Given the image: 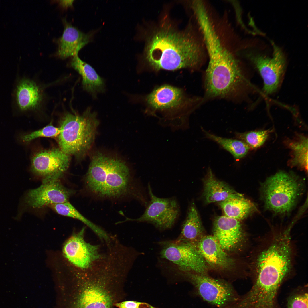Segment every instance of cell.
Listing matches in <instances>:
<instances>
[{
    "label": "cell",
    "mask_w": 308,
    "mask_h": 308,
    "mask_svg": "<svg viewBox=\"0 0 308 308\" xmlns=\"http://www.w3.org/2000/svg\"><path fill=\"white\" fill-rule=\"evenodd\" d=\"M70 156L59 148L39 151L31 159L30 170L42 179V183L59 180L68 168Z\"/></svg>",
    "instance_id": "obj_11"
},
{
    "label": "cell",
    "mask_w": 308,
    "mask_h": 308,
    "mask_svg": "<svg viewBox=\"0 0 308 308\" xmlns=\"http://www.w3.org/2000/svg\"><path fill=\"white\" fill-rule=\"evenodd\" d=\"M114 306L118 308H156L147 303L133 301H122Z\"/></svg>",
    "instance_id": "obj_30"
},
{
    "label": "cell",
    "mask_w": 308,
    "mask_h": 308,
    "mask_svg": "<svg viewBox=\"0 0 308 308\" xmlns=\"http://www.w3.org/2000/svg\"><path fill=\"white\" fill-rule=\"evenodd\" d=\"M284 144L290 151L291 158L288 162L291 167H296L307 172L308 138L305 135L297 133L292 138H287Z\"/></svg>",
    "instance_id": "obj_24"
},
{
    "label": "cell",
    "mask_w": 308,
    "mask_h": 308,
    "mask_svg": "<svg viewBox=\"0 0 308 308\" xmlns=\"http://www.w3.org/2000/svg\"><path fill=\"white\" fill-rule=\"evenodd\" d=\"M181 227L178 240L194 246L204 236V229L194 202L189 205Z\"/></svg>",
    "instance_id": "obj_21"
},
{
    "label": "cell",
    "mask_w": 308,
    "mask_h": 308,
    "mask_svg": "<svg viewBox=\"0 0 308 308\" xmlns=\"http://www.w3.org/2000/svg\"><path fill=\"white\" fill-rule=\"evenodd\" d=\"M207 264L217 270L232 269L235 260L229 256L213 235H204L194 245Z\"/></svg>",
    "instance_id": "obj_17"
},
{
    "label": "cell",
    "mask_w": 308,
    "mask_h": 308,
    "mask_svg": "<svg viewBox=\"0 0 308 308\" xmlns=\"http://www.w3.org/2000/svg\"><path fill=\"white\" fill-rule=\"evenodd\" d=\"M202 130L206 137L216 142L229 152L237 161L246 156L250 149L246 144L239 139L224 138Z\"/></svg>",
    "instance_id": "obj_26"
},
{
    "label": "cell",
    "mask_w": 308,
    "mask_h": 308,
    "mask_svg": "<svg viewBox=\"0 0 308 308\" xmlns=\"http://www.w3.org/2000/svg\"><path fill=\"white\" fill-rule=\"evenodd\" d=\"M71 66L82 76V87L96 98L98 93L105 91V83L101 78L90 65L82 60L78 54L72 57Z\"/></svg>",
    "instance_id": "obj_19"
},
{
    "label": "cell",
    "mask_w": 308,
    "mask_h": 308,
    "mask_svg": "<svg viewBox=\"0 0 308 308\" xmlns=\"http://www.w3.org/2000/svg\"><path fill=\"white\" fill-rule=\"evenodd\" d=\"M102 265L96 263L90 271L80 276L71 289L58 290L61 308H114L126 296V275L119 271L116 262L105 258Z\"/></svg>",
    "instance_id": "obj_1"
},
{
    "label": "cell",
    "mask_w": 308,
    "mask_h": 308,
    "mask_svg": "<svg viewBox=\"0 0 308 308\" xmlns=\"http://www.w3.org/2000/svg\"><path fill=\"white\" fill-rule=\"evenodd\" d=\"M86 188L96 198L111 200L130 198L144 206L148 203L144 190L123 161L98 153L93 156L84 179Z\"/></svg>",
    "instance_id": "obj_2"
},
{
    "label": "cell",
    "mask_w": 308,
    "mask_h": 308,
    "mask_svg": "<svg viewBox=\"0 0 308 308\" xmlns=\"http://www.w3.org/2000/svg\"><path fill=\"white\" fill-rule=\"evenodd\" d=\"M74 0H59L58 2L60 5L64 9L73 6Z\"/></svg>",
    "instance_id": "obj_31"
},
{
    "label": "cell",
    "mask_w": 308,
    "mask_h": 308,
    "mask_svg": "<svg viewBox=\"0 0 308 308\" xmlns=\"http://www.w3.org/2000/svg\"><path fill=\"white\" fill-rule=\"evenodd\" d=\"M180 273L193 285L201 298L218 308L229 307L240 296L232 285L224 280L192 272L181 271Z\"/></svg>",
    "instance_id": "obj_8"
},
{
    "label": "cell",
    "mask_w": 308,
    "mask_h": 308,
    "mask_svg": "<svg viewBox=\"0 0 308 308\" xmlns=\"http://www.w3.org/2000/svg\"><path fill=\"white\" fill-rule=\"evenodd\" d=\"M273 48L271 58L259 54H250L249 56L263 80V89L268 94H272L278 89L286 67L285 59L283 53L274 44Z\"/></svg>",
    "instance_id": "obj_13"
},
{
    "label": "cell",
    "mask_w": 308,
    "mask_h": 308,
    "mask_svg": "<svg viewBox=\"0 0 308 308\" xmlns=\"http://www.w3.org/2000/svg\"><path fill=\"white\" fill-rule=\"evenodd\" d=\"M219 203L225 216L239 220L246 218L256 210L253 202L238 193Z\"/></svg>",
    "instance_id": "obj_23"
},
{
    "label": "cell",
    "mask_w": 308,
    "mask_h": 308,
    "mask_svg": "<svg viewBox=\"0 0 308 308\" xmlns=\"http://www.w3.org/2000/svg\"><path fill=\"white\" fill-rule=\"evenodd\" d=\"M307 286L299 287L289 295L287 299L286 308H308Z\"/></svg>",
    "instance_id": "obj_29"
},
{
    "label": "cell",
    "mask_w": 308,
    "mask_h": 308,
    "mask_svg": "<svg viewBox=\"0 0 308 308\" xmlns=\"http://www.w3.org/2000/svg\"><path fill=\"white\" fill-rule=\"evenodd\" d=\"M60 131V127H56L50 124L42 128L28 133H18L17 139L21 143L27 144L40 137H53L58 136Z\"/></svg>",
    "instance_id": "obj_28"
},
{
    "label": "cell",
    "mask_w": 308,
    "mask_h": 308,
    "mask_svg": "<svg viewBox=\"0 0 308 308\" xmlns=\"http://www.w3.org/2000/svg\"><path fill=\"white\" fill-rule=\"evenodd\" d=\"M62 21L64 31L56 41L58 47L55 55L64 59L78 54L82 48L92 41L95 31L85 33L73 26L65 18Z\"/></svg>",
    "instance_id": "obj_16"
},
{
    "label": "cell",
    "mask_w": 308,
    "mask_h": 308,
    "mask_svg": "<svg viewBox=\"0 0 308 308\" xmlns=\"http://www.w3.org/2000/svg\"><path fill=\"white\" fill-rule=\"evenodd\" d=\"M182 91L169 85H163L155 89L147 97L148 105L155 110H162L175 108L184 101Z\"/></svg>",
    "instance_id": "obj_18"
},
{
    "label": "cell",
    "mask_w": 308,
    "mask_h": 308,
    "mask_svg": "<svg viewBox=\"0 0 308 308\" xmlns=\"http://www.w3.org/2000/svg\"><path fill=\"white\" fill-rule=\"evenodd\" d=\"M85 227L73 234L65 242L62 248L64 256L76 267L85 270L90 268L104 256L100 246L86 242L84 239Z\"/></svg>",
    "instance_id": "obj_12"
},
{
    "label": "cell",
    "mask_w": 308,
    "mask_h": 308,
    "mask_svg": "<svg viewBox=\"0 0 308 308\" xmlns=\"http://www.w3.org/2000/svg\"><path fill=\"white\" fill-rule=\"evenodd\" d=\"M213 235L225 251L237 249L244 238L240 220L225 215L216 217L214 223Z\"/></svg>",
    "instance_id": "obj_15"
},
{
    "label": "cell",
    "mask_w": 308,
    "mask_h": 308,
    "mask_svg": "<svg viewBox=\"0 0 308 308\" xmlns=\"http://www.w3.org/2000/svg\"><path fill=\"white\" fill-rule=\"evenodd\" d=\"M161 257L176 265L181 272L207 275L208 264L192 244L177 240L160 242Z\"/></svg>",
    "instance_id": "obj_9"
},
{
    "label": "cell",
    "mask_w": 308,
    "mask_h": 308,
    "mask_svg": "<svg viewBox=\"0 0 308 308\" xmlns=\"http://www.w3.org/2000/svg\"><path fill=\"white\" fill-rule=\"evenodd\" d=\"M99 124L96 113L90 107L81 115L66 113L60 121L59 148L70 156H83L94 143Z\"/></svg>",
    "instance_id": "obj_6"
},
{
    "label": "cell",
    "mask_w": 308,
    "mask_h": 308,
    "mask_svg": "<svg viewBox=\"0 0 308 308\" xmlns=\"http://www.w3.org/2000/svg\"><path fill=\"white\" fill-rule=\"evenodd\" d=\"M205 42L209 62L205 75L206 98L237 99L245 94L250 84L238 62L216 35Z\"/></svg>",
    "instance_id": "obj_4"
},
{
    "label": "cell",
    "mask_w": 308,
    "mask_h": 308,
    "mask_svg": "<svg viewBox=\"0 0 308 308\" xmlns=\"http://www.w3.org/2000/svg\"><path fill=\"white\" fill-rule=\"evenodd\" d=\"M48 206L60 215L72 218L82 222L103 241L107 242L110 240L109 236L105 231L84 216L68 201L51 204Z\"/></svg>",
    "instance_id": "obj_25"
},
{
    "label": "cell",
    "mask_w": 308,
    "mask_h": 308,
    "mask_svg": "<svg viewBox=\"0 0 308 308\" xmlns=\"http://www.w3.org/2000/svg\"><path fill=\"white\" fill-rule=\"evenodd\" d=\"M74 193L73 190L64 186L59 180L42 183L39 187L27 192L23 198L22 206L33 209L42 208L51 204L68 202Z\"/></svg>",
    "instance_id": "obj_14"
},
{
    "label": "cell",
    "mask_w": 308,
    "mask_h": 308,
    "mask_svg": "<svg viewBox=\"0 0 308 308\" xmlns=\"http://www.w3.org/2000/svg\"><path fill=\"white\" fill-rule=\"evenodd\" d=\"M204 54L201 44L192 34L166 27L152 36L147 45L145 58L155 70L173 71L200 66Z\"/></svg>",
    "instance_id": "obj_3"
},
{
    "label": "cell",
    "mask_w": 308,
    "mask_h": 308,
    "mask_svg": "<svg viewBox=\"0 0 308 308\" xmlns=\"http://www.w3.org/2000/svg\"><path fill=\"white\" fill-rule=\"evenodd\" d=\"M303 183L292 173L279 171L262 185L261 193L267 209L278 214L289 213L303 190Z\"/></svg>",
    "instance_id": "obj_7"
},
{
    "label": "cell",
    "mask_w": 308,
    "mask_h": 308,
    "mask_svg": "<svg viewBox=\"0 0 308 308\" xmlns=\"http://www.w3.org/2000/svg\"><path fill=\"white\" fill-rule=\"evenodd\" d=\"M16 99L23 111L35 110L40 106L43 99L40 87L35 82L28 79L22 80L17 86Z\"/></svg>",
    "instance_id": "obj_20"
},
{
    "label": "cell",
    "mask_w": 308,
    "mask_h": 308,
    "mask_svg": "<svg viewBox=\"0 0 308 308\" xmlns=\"http://www.w3.org/2000/svg\"><path fill=\"white\" fill-rule=\"evenodd\" d=\"M272 130L270 129L244 133L236 132L235 135L236 139L245 143L250 149H256L264 144Z\"/></svg>",
    "instance_id": "obj_27"
},
{
    "label": "cell",
    "mask_w": 308,
    "mask_h": 308,
    "mask_svg": "<svg viewBox=\"0 0 308 308\" xmlns=\"http://www.w3.org/2000/svg\"><path fill=\"white\" fill-rule=\"evenodd\" d=\"M204 195L207 203L221 202L236 194L228 185L217 179L210 169L204 179Z\"/></svg>",
    "instance_id": "obj_22"
},
{
    "label": "cell",
    "mask_w": 308,
    "mask_h": 308,
    "mask_svg": "<svg viewBox=\"0 0 308 308\" xmlns=\"http://www.w3.org/2000/svg\"><path fill=\"white\" fill-rule=\"evenodd\" d=\"M293 223L275 235L259 253L254 262L253 280L282 284L292 265L291 235Z\"/></svg>",
    "instance_id": "obj_5"
},
{
    "label": "cell",
    "mask_w": 308,
    "mask_h": 308,
    "mask_svg": "<svg viewBox=\"0 0 308 308\" xmlns=\"http://www.w3.org/2000/svg\"><path fill=\"white\" fill-rule=\"evenodd\" d=\"M148 188L150 200L143 214L137 219L126 217L124 221H119L117 224L127 221L146 222L161 230L168 229L173 226L180 213V206L176 199L173 197H157L153 193L149 184Z\"/></svg>",
    "instance_id": "obj_10"
}]
</instances>
